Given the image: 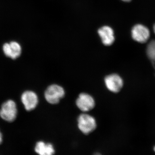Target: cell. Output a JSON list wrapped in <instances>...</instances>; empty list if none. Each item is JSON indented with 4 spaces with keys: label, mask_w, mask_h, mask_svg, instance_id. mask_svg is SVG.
<instances>
[{
    "label": "cell",
    "mask_w": 155,
    "mask_h": 155,
    "mask_svg": "<svg viewBox=\"0 0 155 155\" xmlns=\"http://www.w3.org/2000/svg\"><path fill=\"white\" fill-rule=\"evenodd\" d=\"M98 33L105 45L110 46L113 44L115 40V37L114 30L111 27L108 26H103L99 29Z\"/></svg>",
    "instance_id": "obj_9"
},
{
    "label": "cell",
    "mask_w": 155,
    "mask_h": 155,
    "mask_svg": "<svg viewBox=\"0 0 155 155\" xmlns=\"http://www.w3.org/2000/svg\"><path fill=\"white\" fill-rule=\"evenodd\" d=\"M78 127L84 134H88L95 130L97 123L93 116L87 114H81L78 118Z\"/></svg>",
    "instance_id": "obj_2"
},
{
    "label": "cell",
    "mask_w": 155,
    "mask_h": 155,
    "mask_svg": "<svg viewBox=\"0 0 155 155\" xmlns=\"http://www.w3.org/2000/svg\"><path fill=\"white\" fill-rule=\"evenodd\" d=\"M104 82L107 88L115 93L119 92L124 85V81L122 77L117 74L107 75L105 78Z\"/></svg>",
    "instance_id": "obj_4"
},
{
    "label": "cell",
    "mask_w": 155,
    "mask_h": 155,
    "mask_svg": "<svg viewBox=\"0 0 155 155\" xmlns=\"http://www.w3.org/2000/svg\"><path fill=\"white\" fill-rule=\"evenodd\" d=\"M35 152L41 155H52L55 153L53 145L46 143L43 141H39L35 146Z\"/></svg>",
    "instance_id": "obj_10"
},
{
    "label": "cell",
    "mask_w": 155,
    "mask_h": 155,
    "mask_svg": "<svg viewBox=\"0 0 155 155\" xmlns=\"http://www.w3.org/2000/svg\"><path fill=\"white\" fill-rule=\"evenodd\" d=\"M154 151L155 152V146L154 147Z\"/></svg>",
    "instance_id": "obj_15"
},
{
    "label": "cell",
    "mask_w": 155,
    "mask_h": 155,
    "mask_svg": "<svg viewBox=\"0 0 155 155\" xmlns=\"http://www.w3.org/2000/svg\"><path fill=\"white\" fill-rule=\"evenodd\" d=\"M65 92L62 87L54 84L48 87L45 93V98L48 102L56 104L65 96Z\"/></svg>",
    "instance_id": "obj_1"
},
{
    "label": "cell",
    "mask_w": 155,
    "mask_h": 155,
    "mask_svg": "<svg viewBox=\"0 0 155 155\" xmlns=\"http://www.w3.org/2000/svg\"><path fill=\"white\" fill-rule=\"evenodd\" d=\"M76 105L81 110L88 112L94 109L95 102L94 99L90 95L85 93H81L76 100Z\"/></svg>",
    "instance_id": "obj_5"
},
{
    "label": "cell",
    "mask_w": 155,
    "mask_h": 155,
    "mask_svg": "<svg viewBox=\"0 0 155 155\" xmlns=\"http://www.w3.org/2000/svg\"><path fill=\"white\" fill-rule=\"evenodd\" d=\"M21 100L27 111L34 110L38 104V97L36 94L33 91H26L23 93Z\"/></svg>",
    "instance_id": "obj_8"
},
{
    "label": "cell",
    "mask_w": 155,
    "mask_h": 155,
    "mask_svg": "<svg viewBox=\"0 0 155 155\" xmlns=\"http://www.w3.org/2000/svg\"><path fill=\"white\" fill-rule=\"evenodd\" d=\"M2 134L0 132V144L2 142Z\"/></svg>",
    "instance_id": "obj_12"
},
{
    "label": "cell",
    "mask_w": 155,
    "mask_h": 155,
    "mask_svg": "<svg viewBox=\"0 0 155 155\" xmlns=\"http://www.w3.org/2000/svg\"><path fill=\"white\" fill-rule=\"evenodd\" d=\"M147 54L148 58L152 64L155 73V40L150 42L147 48Z\"/></svg>",
    "instance_id": "obj_11"
},
{
    "label": "cell",
    "mask_w": 155,
    "mask_h": 155,
    "mask_svg": "<svg viewBox=\"0 0 155 155\" xmlns=\"http://www.w3.org/2000/svg\"><path fill=\"white\" fill-rule=\"evenodd\" d=\"M122 1H124L125 2H129L131 1V0H122Z\"/></svg>",
    "instance_id": "obj_13"
},
{
    "label": "cell",
    "mask_w": 155,
    "mask_h": 155,
    "mask_svg": "<svg viewBox=\"0 0 155 155\" xmlns=\"http://www.w3.org/2000/svg\"><path fill=\"white\" fill-rule=\"evenodd\" d=\"M17 113L16 104L12 100H9L2 105L0 110V116L5 121L11 122L16 119Z\"/></svg>",
    "instance_id": "obj_3"
},
{
    "label": "cell",
    "mask_w": 155,
    "mask_h": 155,
    "mask_svg": "<svg viewBox=\"0 0 155 155\" xmlns=\"http://www.w3.org/2000/svg\"><path fill=\"white\" fill-rule=\"evenodd\" d=\"M131 36L135 41L140 43H144L149 39L150 30L144 25L137 24L132 28Z\"/></svg>",
    "instance_id": "obj_6"
},
{
    "label": "cell",
    "mask_w": 155,
    "mask_h": 155,
    "mask_svg": "<svg viewBox=\"0 0 155 155\" xmlns=\"http://www.w3.org/2000/svg\"><path fill=\"white\" fill-rule=\"evenodd\" d=\"M153 31H154V33L155 34V24L154 25V26H153Z\"/></svg>",
    "instance_id": "obj_14"
},
{
    "label": "cell",
    "mask_w": 155,
    "mask_h": 155,
    "mask_svg": "<svg viewBox=\"0 0 155 155\" xmlns=\"http://www.w3.org/2000/svg\"><path fill=\"white\" fill-rule=\"evenodd\" d=\"M3 50L6 56L13 59L18 58L22 51L21 46L16 41L5 44L3 45Z\"/></svg>",
    "instance_id": "obj_7"
}]
</instances>
